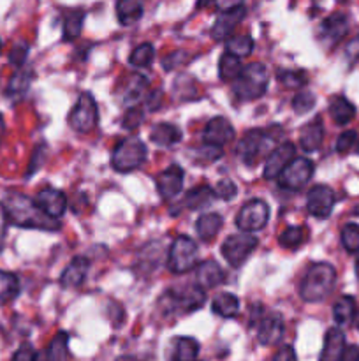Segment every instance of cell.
<instances>
[{"instance_id":"6da1fadb","label":"cell","mask_w":359,"mask_h":361,"mask_svg":"<svg viewBox=\"0 0 359 361\" xmlns=\"http://www.w3.org/2000/svg\"><path fill=\"white\" fill-rule=\"evenodd\" d=\"M9 224L25 229L56 231L60 229L58 219H53L42 210L37 201L21 192H9L2 201Z\"/></svg>"},{"instance_id":"7a4b0ae2","label":"cell","mask_w":359,"mask_h":361,"mask_svg":"<svg viewBox=\"0 0 359 361\" xmlns=\"http://www.w3.org/2000/svg\"><path fill=\"white\" fill-rule=\"evenodd\" d=\"M336 282V271L329 263H313L301 281L299 295L306 303H319L331 295Z\"/></svg>"},{"instance_id":"3957f363","label":"cell","mask_w":359,"mask_h":361,"mask_svg":"<svg viewBox=\"0 0 359 361\" xmlns=\"http://www.w3.org/2000/svg\"><path fill=\"white\" fill-rule=\"evenodd\" d=\"M267 88V71L263 63H250L245 66L234 80V97L238 101H253L263 97Z\"/></svg>"},{"instance_id":"277c9868","label":"cell","mask_w":359,"mask_h":361,"mask_svg":"<svg viewBox=\"0 0 359 361\" xmlns=\"http://www.w3.org/2000/svg\"><path fill=\"white\" fill-rule=\"evenodd\" d=\"M146 161V147L136 136H129L120 141L113 150L111 164L118 173H130L141 168Z\"/></svg>"},{"instance_id":"5b68a950","label":"cell","mask_w":359,"mask_h":361,"mask_svg":"<svg viewBox=\"0 0 359 361\" xmlns=\"http://www.w3.org/2000/svg\"><path fill=\"white\" fill-rule=\"evenodd\" d=\"M206 302V293L199 284L187 286L180 291H169L165 300V312L168 314H190L199 310Z\"/></svg>"},{"instance_id":"8992f818","label":"cell","mask_w":359,"mask_h":361,"mask_svg":"<svg viewBox=\"0 0 359 361\" xmlns=\"http://www.w3.org/2000/svg\"><path fill=\"white\" fill-rule=\"evenodd\" d=\"M197 264V245L192 238L180 235L175 238L168 256V268L172 274H187Z\"/></svg>"},{"instance_id":"52a82bcc","label":"cell","mask_w":359,"mask_h":361,"mask_svg":"<svg viewBox=\"0 0 359 361\" xmlns=\"http://www.w3.org/2000/svg\"><path fill=\"white\" fill-rule=\"evenodd\" d=\"M257 245H259V240L256 236L246 231L238 233V235L227 236L225 242L222 243V256L232 268L243 267V263L248 259V256L257 249Z\"/></svg>"},{"instance_id":"ba28073f","label":"cell","mask_w":359,"mask_h":361,"mask_svg":"<svg viewBox=\"0 0 359 361\" xmlns=\"http://www.w3.org/2000/svg\"><path fill=\"white\" fill-rule=\"evenodd\" d=\"M67 122H69L70 129L77 134L90 133L97 126V102L88 92L80 95L73 111L69 113Z\"/></svg>"},{"instance_id":"9c48e42d","label":"cell","mask_w":359,"mask_h":361,"mask_svg":"<svg viewBox=\"0 0 359 361\" xmlns=\"http://www.w3.org/2000/svg\"><path fill=\"white\" fill-rule=\"evenodd\" d=\"M313 171H315V166L310 159L294 157L278 175V185L287 190H299L310 182Z\"/></svg>"},{"instance_id":"30bf717a","label":"cell","mask_w":359,"mask_h":361,"mask_svg":"<svg viewBox=\"0 0 359 361\" xmlns=\"http://www.w3.org/2000/svg\"><path fill=\"white\" fill-rule=\"evenodd\" d=\"M267 221H270V207L266 201L250 200L239 210L238 217H236V226L241 231L256 233L266 228Z\"/></svg>"},{"instance_id":"8fae6325","label":"cell","mask_w":359,"mask_h":361,"mask_svg":"<svg viewBox=\"0 0 359 361\" xmlns=\"http://www.w3.org/2000/svg\"><path fill=\"white\" fill-rule=\"evenodd\" d=\"M275 137L277 136H270V134L263 129L248 130L238 143L239 159H241L246 166H253L257 162V159L263 155V152L266 150L267 145H270Z\"/></svg>"},{"instance_id":"7c38bea8","label":"cell","mask_w":359,"mask_h":361,"mask_svg":"<svg viewBox=\"0 0 359 361\" xmlns=\"http://www.w3.org/2000/svg\"><path fill=\"white\" fill-rule=\"evenodd\" d=\"M334 207V192L327 185H315L306 196V210L315 219H327Z\"/></svg>"},{"instance_id":"4fadbf2b","label":"cell","mask_w":359,"mask_h":361,"mask_svg":"<svg viewBox=\"0 0 359 361\" xmlns=\"http://www.w3.org/2000/svg\"><path fill=\"white\" fill-rule=\"evenodd\" d=\"M246 16L245 6H236L229 7V9H222L220 14L215 18V23L211 27V37L215 41H222V39H227L232 34L236 27L243 21V18Z\"/></svg>"},{"instance_id":"5bb4252c","label":"cell","mask_w":359,"mask_h":361,"mask_svg":"<svg viewBox=\"0 0 359 361\" xmlns=\"http://www.w3.org/2000/svg\"><path fill=\"white\" fill-rule=\"evenodd\" d=\"M296 157V147L291 141H284L282 145H278L275 150L270 152V155L266 157V164H264V178L275 180L278 178L282 171H284L285 166Z\"/></svg>"},{"instance_id":"9a60e30c","label":"cell","mask_w":359,"mask_h":361,"mask_svg":"<svg viewBox=\"0 0 359 361\" xmlns=\"http://www.w3.org/2000/svg\"><path fill=\"white\" fill-rule=\"evenodd\" d=\"M284 319H282L280 314H264L259 323H257V341H259L260 345H266V348L277 345L284 337Z\"/></svg>"},{"instance_id":"2e32d148","label":"cell","mask_w":359,"mask_h":361,"mask_svg":"<svg viewBox=\"0 0 359 361\" xmlns=\"http://www.w3.org/2000/svg\"><path fill=\"white\" fill-rule=\"evenodd\" d=\"M183 176H185V173H183V169L180 168L178 164L169 166L165 171H162L160 175L157 176V189L162 200L171 201L182 192Z\"/></svg>"},{"instance_id":"e0dca14e","label":"cell","mask_w":359,"mask_h":361,"mask_svg":"<svg viewBox=\"0 0 359 361\" xmlns=\"http://www.w3.org/2000/svg\"><path fill=\"white\" fill-rule=\"evenodd\" d=\"M35 201L53 219H60L67 210L65 194L60 192L58 189H53V187H44V189L39 190Z\"/></svg>"},{"instance_id":"ac0fdd59","label":"cell","mask_w":359,"mask_h":361,"mask_svg":"<svg viewBox=\"0 0 359 361\" xmlns=\"http://www.w3.org/2000/svg\"><path fill=\"white\" fill-rule=\"evenodd\" d=\"M204 143L217 145V147H224L225 143L234 140V129L229 123V120H225L224 116H215L210 122L206 123L203 133Z\"/></svg>"},{"instance_id":"d6986e66","label":"cell","mask_w":359,"mask_h":361,"mask_svg":"<svg viewBox=\"0 0 359 361\" xmlns=\"http://www.w3.org/2000/svg\"><path fill=\"white\" fill-rule=\"evenodd\" d=\"M88 268H90V261L87 257H74L69 264L65 267V270L62 271V277H60V284L65 289H77L84 282L88 274Z\"/></svg>"},{"instance_id":"ffe728a7","label":"cell","mask_w":359,"mask_h":361,"mask_svg":"<svg viewBox=\"0 0 359 361\" xmlns=\"http://www.w3.org/2000/svg\"><path fill=\"white\" fill-rule=\"evenodd\" d=\"M196 282L203 289H213L224 282V270L215 261H203L196 264Z\"/></svg>"},{"instance_id":"44dd1931","label":"cell","mask_w":359,"mask_h":361,"mask_svg":"<svg viewBox=\"0 0 359 361\" xmlns=\"http://www.w3.org/2000/svg\"><path fill=\"white\" fill-rule=\"evenodd\" d=\"M324 141V123L320 118L312 120L306 127L301 129V136H299V145L305 152L312 154L320 148Z\"/></svg>"},{"instance_id":"7402d4cb","label":"cell","mask_w":359,"mask_h":361,"mask_svg":"<svg viewBox=\"0 0 359 361\" xmlns=\"http://www.w3.org/2000/svg\"><path fill=\"white\" fill-rule=\"evenodd\" d=\"M348 32V20L345 14L334 13L331 16H327L322 21V27H320V34L324 39L331 42H338L341 37H345V34Z\"/></svg>"},{"instance_id":"603a6c76","label":"cell","mask_w":359,"mask_h":361,"mask_svg":"<svg viewBox=\"0 0 359 361\" xmlns=\"http://www.w3.org/2000/svg\"><path fill=\"white\" fill-rule=\"evenodd\" d=\"M122 85H123V90H122L123 102L132 106L136 104L144 94H146L148 87H150L146 78L141 76V74H130V76H127V80L123 81Z\"/></svg>"},{"instance_id":"cb8c5ba5","label":"cell","mask_w":359,"mask_h":361,"mask_svg":"<svg viewBox=\"0 0 359 361\" xmlns=\"http://www.w3.org/2000/svg\"><path fill=\"white\" fill-rule=\"evenodd\" d=\"M217 200V194H215V189H211L210 185H197L194 189H190L189 192L185 194V207L189 210H203V208L210 207L213 201Z\"/></svg>"},{"instance_id":"d4e9b609","label":"cell","mask_w":359,"mask_h":361,"mask_svg":"<svg viewBox=\"0 0 359 361\" xmlns=\"http://www.w3.org/2000/svg\"><path fill=\"white\" fill-rule=\"evenodd\" d=\"M345 349V335L344 331L338 330V328H331L327 330L326 337H324V348L320 353V360H340L341 353Z\"/></svg>"},{"instance_id":"484cf974","label":"cell","mask_w":359,"mask_h":361,"mask_svg":"<svg viewBox=\"0 0 359 361\" xmlns=\"http://www.w3.org/2000/svg\"><path fill=\"white\" fill-rule=\"evenodd\" d=\"M150 140L158 147H172L182 140V130L175 126V123L162 122L151 129Z\"/></svg>"},{"instance_id":"4316f807","label":"cell","mask_w":359,"mask_h":361,"mask_svg":"<svg viewBox=\"0 0 359 361\" xmlns=\"http://www.w3.org/2000/svg\"><path fill=\"white\" fill-rule=\"evenodd\" d=\"M329 115L338 126H345V123L352 122L355 116V108L347 97L344 95H336L331 99L329 102Z\"/></svg>"},{"instance_id":"83f0119b","label":"cell","mask_w":359,"mask_h":361,"mask_svg":"<svg viewBox=\"0 0 359 361\" xmlns=\"http://www.w3.org/2000/svg\"><path fill=\"white\" fill-rule=\"evenodd\" d=\"M224 226V219L218 214H203L196 222V231L203 242H211Z\"/></svg>"},{"instance_id":"f1b7e54d","label":"cell","mask_w":359,"mask_h":361,"mask_svg":"<svg viewBox=\"0 0 359 361\" xmlns=\"http://www.w3.org/2000/svg\"><path fill=\"white\" fill-rule=\"evenodd\" d=\"M116 16L122 25H132L143 16V0H118Z\"/></svg>"},{"instance_id":"f546056e","label":"cell","mask_w":359,"mask_h":361,"mask_svg":"<svg viewBox=\"0 0 359 361\" xmlns=\"http://www.w3.org/2000/svg\"><path fill=\"white\" fill-rule=\"evenodd\" d=\"M211 309L217 316L225 317V319H231V317L238 316L239 312V300L236 298L231 293H220L213 298L211 302Z\"/></svg>"},{"instance_id":"4dcf8cb0","label":"cell","mask_w":359,"mask_h":361,"mask_svg":"<svg viewBox=\"0 0 359 361\" xmlns=\"http://www.w3.org/2000/svg\"><path fill=\"white\" fill-rule=\"evenodd\" d=\"M84 13L81 9L67 11L63 16V39L65 41H74L80 37L81 30H83Z\"/></svg>"},{"instance_id":"1f68e13d","label":"cell","mask_w":359,"mask_h":361,"mask_svg":"<svg viewBox=\"0 0 359 361\" xmlns=\"http://www.w3.org/2000/svg\"><path fill=\"white\" fill-rule=\"evenodd\" d=\"M20 295V281L11 271L0 270V305L13 302Z\"/></svg>"},{"instance_id":"d6a6232c","label":"cell","mask_w":359,"mask_h":361,"mask_svg":"<svg viewBox=\"0 0 359 361\" xmlns=\"http://www.w3.org/2000/svg\"><path fill=\"white\" fill-rule=\"evenodd\" d=\"M199 355V344L190 337H180L172 341V360H194Z\"/></svg>"},{"instance_id":"836d02e7","label":"cell","mask_w":359,"mask_h":361,"mask_svg":"<svg viewBox=\"0 0 359 361\" xmlns=\"http://www.w3.org/2000/svg\"><path fill=\"white\" fill-rule=\"evenodd\" d=\"M241 59L229 51L218 62V76H220L222 81H234L241 73Z\"/></svg>"},{"instance_id":"e575fe53","label":"cell","mask_w":359,"mask_h":361,"mask_svg":"<svg viewBox=\"0 0 359 361\" xmlns=\"http://www.w3.org/2000/svg\"><path fill=\"white\" fill-rule=\"evenodd\" d=\"M355 316V300L352 296H341L333 307V317L336 324H348Z\"/></svg>"},{"instance_id":"d590c367","label":"cell","mask_w":359,"mask_h":361,"mask_svg":"<svg viewBox=\"0 0 359 361\" xmlns=\"http://www.w3.org/2000/svg\"><path fill=\"white\" fill-rule=\"evenodd\" d=\"M225 49L232 55L243 59V56H248L253 51V39L248 37V35H234V37L229 35L225 39Z\"/></svg>"},{"instance_id":"8d00e7d4","label":"cell","mask_w":359,"mask_h":361,"mask_svg":"<svg viewBox=\"0 0 359 361\" xmlns=\"http://www.w3.org/2000/svg\"><path fill=\"white\" fill-rule=\"evenodd\" d=\"M306 233L305 228L301 226H289V228L284 229V233L278 238V243H280L284 249H298L305 243Z\"/></svg>"},{"instance_id":"74e56055","label":"cell","mask_w":359,"mask_h":361,"mask_svg":"<svg viewBox=\"0 0 359 361\" xmlns=\"http://www.w3.org/2000/svg\"><path fill=\"white\" fill-rule=\"evenodd\" d=\"M32 83V71L25 69L23 66L18 67V73L11 78L9 87H7V94L9 95H21L28 90Z\"/></svg>"},{"instance_id":"f35d334b","label":"cell","mask_w":359,"mask_h":361,"mask_svg":"<svg viewBox=\"0 0 359 361\" xmlns=\"http://www.w3.org/2000/svg\"><path fill=\"white\" fill-rule=\"evenodd\" d=\"M153 56H155L153 44H150V42H143V44H139L132 53H130L129 62L130 66L134 67H148L151 62H153Z\"/></svg>"},{"instance_id":"ab89813d","label":"cell","mask_w":359,"mask_h":361,"mask_svg":"<svg viewBox=\"0 0 359 361\" xmlns=\"http://www.w3.org/2000/svg\"><path fill=\"white\" fill-rule=\"evenodd\" d=\"M67 344H69V335H67L65 331H60V334L51 341L49 348L46 349V358L48 360H65L67 356H69Z\"/></svg>"},{"instance_id":"60d3db41","label":"cell","mask_w":359,"mask_h":361,"mask_svg":"<svg viewBox=\"0 0 359 361\" xmlns=\"http://www.w3.org/2000/svg\"><path fill=\"white\" fill-rule=\"evenodd\" d=\"M341 245L348 254L359 252V224L351 222V224L344 226V229H341Z\"/></svg>"},{"instance_id":"b9f144b4","label":"cell","mask_w":359,"mask_h":361,"mask_svg":"<svg viewBox=\"0 0 359 361\" xmlns=\"http://www.w3.org/2000/svg\"><path fill=\"white\" fill-rule=\"evenodd\" d=\"M306 73L305 71H280L278 73V80H280V83L284 85L285 88H289V90H298V88L305 87L306 85Z\"/></svg>"},{"instance_id":"7bdbcfd3","label":"cell","mask_w":359,"mask_h":361,"mask_svg":"<svg viewBox=\"0 0 359 361\" xmlns=\"http://www.w3.org/2000/svg\"><path fill=\"white\" fill-rule=\"evenodd\" d=\"M144 122V111L139 106H130L122 118V127L127 130H136Z\"/></svg>"},{"instance_id":"ee69618b","label":"cell","mask_w":359,"mask_h":361,"mask_svg":"<svg viewBox=\"0 0 359 361\" xmlns=\"http://www.w3.org/2000/svg\"><path fill=\"white\" fill-rule=\"evenodd\" d=\"M315 106V95L312 92H299V94L294 95L292 99V109H294L298 115H305L306 111Z\"/></svg>"},{"instance_id":"f6af8a7d","label":"cell","mask_w":359,"mask_h":361,"mask_svg":"<svg viewBox=\"0 0 359 361\" xmlns=\"http://www.w3.org/2000/svg\"><path fill=\"white\" fill-rule=\"evenodd\" d=\"M355 143H358V133H355V130H345V133H341L340 136H338V154H347L348 150H352V148L355 147Z\"/></svg>"},{"instance_id":"bcb514c9","label":"cell","mask_w":359,"mask_h":361,"mask_svg":"<svg viewBox=\"0 0 359 361\" xmlns=\"http://www.w3.org/2000/svg\"><path fill=\"white\" fill-rule=\"evenodd\" d=\"M236 192H238V189H236L234 182L229 178L220 180V182L217 183V187H215V194H217V197H220V200L224 201H231L232 197L236 196Z\"/></svg>"},{"instance_id":"7dc6e473","label":"cell","mask_w":359,"mask_h":361,"mask_svg":"<svg viewBox=\"0 0 359 361\" xmlns=\"http://www.w3.org/2000/svg\"><path fill=\"white\" fill-rule=\"evenodd\" d=\"M27 56H28V44L27 42H18V44L11 49L9 62L13 63V66L21 67L25 63V60H27Z\"/></svg>"},{"instance_id":"c3c4849f","label":"cell","mask_w":359,"mask_h":361,"mask_svg":"<svg viewBox=\"0 0 359 361\" xmlns=\"http://www.w3.org/2000/svg\"><path fill=\"white\" fill-rule=\"evenodd\" d=\"M185 59H187V55L183 51H172V53H169L164 60H162V67H164V71H172V69H176V67H178Z\"/></svg>"},{"instance_id":"681fc988","label":"cell","mask_w":359,"mask_h":361,"mask_svg":"<svg viewBox=\"0 0 359 361\" xmlns=\"http://www.w3.org/2000/svg\"><path fill=\"white\" fill-rule=\"evenodd\" d=\"M197 152H199V155H203L204 161H217V159L224 154V152H222V147L210 143H204Z\"/></svg>"},{"instance_id":"f907efd6","label":"cell","mask_w":359,"mask_h":361,"mask_svg":"<svg viewBox=\"0 0 359 361\" xmlns=\"http://www.w3.org/2000/svg\"><path fill=\"white\" fill-rule=\"evenodd\" d=\"M345 56L351 63H355L359 60V34L352 37L345 46Z\"/></svg>"},{"instance_id":"816d5d0a","label":"cell","mask_w":359,"mask_h":361,"mask_svg":"<svg viewBox=\"0 0 359 361\" xmlns=\"http://www.w3.org/2000/svg\"><path fill=\"white\" fill-rule=\"evenodd\" d=\"M7 226H9V219H7L6 210H4V204L0 203V252H2L4 242H6Z\"/></svg>"},{"instance_id":"f5cc1de1","label":"cell","mask_w":359,"mask_h":361,"mask_svg":"<svg viewBox=\"0 0 359 361\" xmlns=\"http://www.w3.org/2000/svg\"><path fill=\"white\" fill-rule=\"evenodd\" d=\"M14 360H35L37 358V353L34 351L32 345H21L16 353L13 355Z\"/></svg>"},{"instance_id":"db71d44e","label":"cell","mask_w":359,"mask_h":361,"mask_svg":"<svg viewBox=\"0 0 359 361\" xmlns=\"http://www.w3.org/2000/svg\"><path fill=\"white\" fill-rule=\"evenodd\" d=\"M344 361H358L359 360V348L358 345H345L344 353H341V358Z\"/></svg>"},{"instance_id":"11a10c76","label":"cell","mask_w":359,"mask_h":361,"mask_svg":"<svg viewBox=\"0 0 359 361\" xmlns=\"http://www.w3.org/2000/svg\"><path fill=\"white\" fill-rule=\"evenodd\" d=\"M273 360H277V361H280V360H287V361L296 360V353H294V349H292L291 345H284V348H282L280 351H278L277 355L273 356Z\"/></svg>"},{"instance_id":"9f6ffc18","label":"cell","mask_w":359,"mask_h":361,"mask_svg":"<svg viewBox=\"0 0 359 361\" xmlns=\"http://www.w3.org/2000/svg\"><path fill=\"white\" fill-rule=\"evenodd\" d=\"M160 101H162L160 90L150 92V94H148V97H146V106H148V109H157L158 106H160Z\"/></svg>"},{"instance_id":"6f0895ef","label":"cell","mask_w":359,"mask_h":361,"mask_svg":"<svg viewBox=\"0 0 359 361\" xmlns=\"http://www.w3.org/2000/svg\"><path fill=\"white\" fill-rule=\"evenodd\" d=\"M243 0H215V6L218 9H229V7H236V6H241Z\"/></svg>"},{"instance_id":"680465c9","label":"cell","mask_w":359,"mask_h":361,"mask_svg":"<svg viewBox=\"0 0 359 361\" xmlns=\"http://www.w3.org/2000/svg\"><path fill=\"white\" fill-rule=\"evenodd\" d=\"M206 6H215V0H197V9H204Z\"/></svg>"},{"instance_id":"91938a15","label":"cell","mask_w":359,"mask_h":361,"mask_svg":"<svg viewBox=\"0 0 359 361\" xmlns=\"http://www.w3.org/2000/svg\"><path fill=\"white\" fill-rule=\"evenodd\" d=\"M4 129H6V126H4V116L0 115V141H2V136H4Z\"/></svg>"},{"instance_id":"94428289","label":"cell","mask_w":359,"mask_h":361,"mask_svg":"<svg viewBox=\"0 0 359 361\" xmlns=\"http://www.w3.org/2000/svg\"><path fill=\"white\" fill-rule=\"evenodd\" d=\"M354 326H355V330L359 331V312L354 316Z\"/></svg>"},{"instance_id":"6125c7cd","label":"cell","mask_w":359,"mask_h":361,"mask_svg":"<svg viewBox=\"0 0 359 361\" xmlns=\"http://www.w3.org/2000/svg\"><path fill=\"white\" fill-rule=\"evenodd\" d=\"M355 275H358V279H359V257H358V261H355Z\"/></svg>"},{"instance_id":"be15d7a7","label":"cell","mask_w":359,"mask_h":361,"mask_svg":"<svg viewBox=\"0 0 359 361\" xmlns=\"http://www.w3.org/2000/svg\"><path fill=\"white\" fill-rule=\"evenodd\" d=\"M355 152H358V154H359V140H358V143H355Z\"/></svg>"},{"instance_id":"e7e4bbea","label":"cell","mask_w":359,"mask_h":361,"mask_svg":"<svg viewBox=\"0 0 359 361\" xmlns=\"http://www.w3.org/2000/svg\"><path fill=\"white\" fill-rule=\"evenodd\" d=\"M0 53H2V39H0Z\"/></svg>"},{"instance_id":"03108f58","label":"cell","mask_w":359,"mask_h":361,"mask_svg":"<svg viewBox=\"0 0 359 361\" xmlns=\"http://www.w3.org/2000/svg\"><path fill=\"white\" fill-rule=\"evenodd\" d=\"M338 2H345V0H338Z\"/></svg>"}]
</instances>
